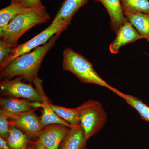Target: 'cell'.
<instances>
[{
    "label": "cell",
    "instance_id": "obj_23",
    "mask_svg": "<svg viewBox=\"0 0 149 149\" xmlns=\"http://www.w3.org/2000/svg\"><path fill=\"white\" fill-rule=\"evenodd\" d=\"M20 2L24 7L31 9L46 8L41 0H20Z\"/></svg>",
    "mask_w": 149,
    "mask_h": 149
},
{
    "label": "cell",
    "instance_id": "obj_12",
    "mask_svg": "<svg viewBox=\"0 0 149 149\" xmlns=\"http://www.w3.org/2000/svg\"><path fill=\"white\" fill-rule=\"evenodd\" d=\"M102 4L109 15L111 26L116 34L126 21L123 11L120 0H95Z\"/></svg>",
    "mask_w": 149,
    "mask_h": 149
},
{
    "label": "cell",
    "instance_id": "obj_16",
    "mask_svg": "<svg viewBox=\"0 0 149 149\" xmlns=\"http://www.w3.org/2000/svg\"><path fill=\"white\" fill-rule=\"evenodd\" d=\"M21 3H11L0 11V29L5 27L12 19L19 15L31 10Z\"/></svg>",
    "mask_w": 149,
    "mask_h": 149
},
{
    "label": "cell",
    "instance_id": "obj_18",
    "mask_svg": "<svg viewBox=\"0 0 149 149\" xmlns=\"http://www.w3.org/2000/svg\"><path fill=\"white\" fill-rule=\"evenodd\" d=\"M29 139L27 134L22 133L16 126L9 125V136L6 141L11 149H26Z\"/></svg>",
    "mask_w": 149,
    "mask_h": 149
},
{
    "label": "cell",
    "instance_id": "obj_26",
    "mask_svg": "<svg viewBox=\"0 0 149 149\" xmlns=\"http://www.w3.org/2000/svg\"><path fill=\"white\" fill-rule=\"evenodd\" d=\"M19 3H20V0H11V3L15 4Z\"/></svg>",
    "mask_w": 149,
    "mask_h": 149
},
{
    "label": "cell",
    "instance_id": "obj_17",
    "mask_svg": "<svg viewBox=\"0 0 149 149\" xmlns=\"http://www.w3.org/2000/svg\"><path fill=\"white\" fill-rule=\"evenodd\" d=\"M50 107L60 117L64 119L72 126L80 124V114L78 107L74 108L64 107L53 104L49 102Z\"/></svg>",
    "mask_w": 149,
    "mask_h": 149
},
{
    "label": "cell",
    "instance_id": "obj_9",
    "mask_svg": "<svg viewBox=\"0 0 149 149\" xmlns=\"http://www.w3.org/2000/svg\"><path fill=\"white\" fill-rule=\"evenodd\" d=\"M88 1V0H64L50 25L69 26L72 17L78 10Z\"/></svg>",
    "mask_w": 149,
    "mask_h": 149
},
{
    "label": "cell",
    "instance_id": "obj_2",
    "mask_svg": "<svg viewBox=\"0 0 149 149\" xmlns=\"http://www.w3.org/2000/svg\"><path fill=\"white\" fill-rule=\"evenodd\" d=\"M50 18L46 8L32 9L19 15L0 29L1 40L14 47L24 33L36 25L46 23Z\"/></svg>",
    "mask_w": 149,
    "mask_h": 149
},
{
    "label": "cell",
    "instance_id": "obj_4",
    "mask_svg": "<svg viewBox=\"0 0 149 149\" xmlns=\"http://www.w3.org/2000/svg\"><path fill=\"white\" fill-rule=\"evenodd\" d=\"M77 107L80 125L87 141L104 127L107 120L106 112L100 102L94 100H89Z\"/></svg>",
    "mask_w": 149,
    "mask_h": 149
},
{
    "label": "cell",
    "instance_id": "obj_25",
    "mask_svg": "<svg viewBox=\"0 0 149 149\" xmlns=\"http://www.w3.org/2000/svg\"><path fill=\"white\" fill-rule=\"evenodd\" d=\"M36 149H47L44 144L39 140L36 142Z\"/></svg>",
    "mask_w": 149,
    "mask_h": 149
},
{
    "label": "cell",
    "instance_id": "obj_21",
    "mask_svg": "<svg viewBox=\"0 0 149 149\" xmlns=\"http://www.w3.org/2000/svg\"><path fill=\"white\" fill-rule=\"evenodd\" d=\"M8 116L1 109L0 110V136L6 141L9 136V121Z\"/></svg>",
    "mask_w": 149,
    "mask_h": 149
},
{
    "label": "cell",
    "instance_id": "obj_11",
    "mask_svg": "<svg viewBox=\"0 0 149 149\" xmlns=\"http://www.w3.org/2000/svg\"><path fill=\"white\" fill-rule=\"evenodd\" d=\"M116 34V37L109 47L110 52L113 54H117L123 46L143 39L128 21L120 27Z\"/></svg>",
    "mask_w": 149,
    "mask_h": 149
},
{
    "label": "cell",
    "instance_id": "obj_13",
    "mask_svg": "<svg viewBox=\"0 0 149 149\" xmlns=\"http://www.w3.org/2000/svg\"><path fill=\"white\" fill-rule=\"evenodd\" d=\"M123 15L138 33L149 43V14L123 10Z\"/></svg>",
    "mask_w": 149,
    "mask_h": 149
},
{
    "label": "cell",
    "instance_id": "obj_10",
    "mask_svg": "<svg viewBox=\"0 0 149 149\" xmlns=\"http://www.w3.org/2000/svg\"><path fill=\"white\" fill-rule=\"evenodd\" d=\"M35 111H25L11 116L9 118L10 125L23 129L31 135H37L43 127L40 123V118Z\"/></svg>",
    "mask_w": 149,
    "mask_h": 149
},
{
    "label": "cell",
    "instance_id": "obj_15",
    "mask_svg": "<svg viewBox=\"0 0 149 149\" xmlns=\"http://www.w3.org/2000/svg\"><path fill=\"white\" fill-rule=\"evenodd\" d=\"M49 103V100L47 98L44 101L42 105L43 110L42 116L40 118V123L43 128L47 125L56 124H61L70 128H72L73 126L60 117L50 107Z\"/></svg>",
    "mask_w": 149,
    "mask_h": 149
},
{
    "label": "cell",
    "instance_id": "obj_6",
    "mask_svg": "<svg viewBox=\"0 0 149 149\" xmlns=\"http://www.w3.org/2000/svg\"><path fill=\"white\" fill-rule=\"evenodd\" d=\"M68 26H54L50 25L46 29L40 32L31 40L26 42L18 45L13 48L11 53L7 59L2 64L0 65V69L2 70L8 64L19 56L30 52L38 47L46 44L51 37L57 33L62 32Z\"/></svg>",
    "mask_w": 149,
    "mask_h": 149
},
{
    "label": "cell",
    "instance_id": "obj_19",
    "mask_svg": "<svg viewBox=\"0 0 149 149\" xmlns=\"http://www.w3.org/2000/svg\"><path fill=\"white\" fill-rule=\"evenodd\" d=\"M115 94L124 99L130 106L136 109L139 113L141 118L149 122V107L140 99L130 95L121 93L117 90Z\"/></svg>",
    "mask_w": 149,
    "mask_h": 149
},
{
    "label": "cell",
    "instance_id": "obj_20",
    "mask_svg": "<svg viewBox=\"0 0 149 149\" xmlns=\"http://www.w3.org/2000/svg\"><path fill=\"white\" fill-rule=\"evenodd\" d=\"M123 11L149 14V0H120Z\"/></svg>",
    "mask_w": 149,
    "mask_h": 149
},
{
    "label": "cell",
    "instance_id": "obj_8",
    "mask_svg": "<svg viewBox=\"0 0 149 149\" xmlns=\"http://www.w3.org/2000/svg\"><path fill=\"white\" fill-rule=\"evenodd\" d=\"M42 103L14 97H7L0 99L1 109L8 116L9 119L13 116L42 108Z\"/></svg>",
    "mask_w": 149,
    "mask_h": 149
},
{
    "label": "cell",
    "instance_id": "obj_3",
    "mask_svg": "<svg viewBox=\"0 0 149 149\" xmlns=\"http://www.w3.org/2000/svg\"><path fill=\"white\" fill-rule=\"evenodd\" d=\"M62 65L63 70L74 74L82 83L95 84L114 93L117 91L99 76L88 59L70 48L67 47L63 51Z\"/></svg>",
    "mask_w": 149,
    "mask_h": 149
},
{
    "label": "cell",
    "instance_id": "obj_22",
    "mask_svg": "<svg viewBox=\"0 0 149 149\" xmlns=\"http://www.w3.org/2000/svg\"><path fill=\"white\" fill-rule=\"evenodd\" d=\"M13 47L3 41H0V65L7 59L11 53Z\"/></svg>",
    "mask_w": 149,
    "mask_h": 149
},
{
    "label": "cell",
    "instance_id": "obj_24",
    "mask_svg": "<svg viewBox=\"0 0 149 149\" xmlns=\"http://www.w3.org/2000/svg\"><path fill=\"white\" fill-rule=\"evenodd\" d=\"M0 149H11L7 143L6 141L0 138Z\"/></svg>",
    "mask_w": 149,
    "mask_h": 149
},
{
    "label": "cell",
    "instance_id": "obj_1",
    "mask_svg": "<svg viewBox=\"0 0 149 149\" xmlns=\"http://www.w3.org/2000/svg\"><path fill=\"white\" fill-rule=\"evenodd\" d=\"M61 32L54 35L46 44L36 48L32 52L14 59L1 70V79L19 77L29 83H33L38 77V71L45 56L55 45Z\"/></svg>",
    "mask_w": 149,
    "mask_h": 149
},
{
    "label": "cell",
    "instance_id": "obj_5",
    "mask_svg": "<svg viewBox=\"0 0 149 149\" xmlns=\"http://www.w3.org/2000/svg\"><path fill=\"white\" fill-rule=\"evenodd\" d=\"M21 77L14 79H3L0 83L1 93L7 97L26 99L30 101L42 103L47 98L43 89L38 90L31 83L22 82Z\"/></svg>",
    "mask_w": 149,
    "mask_h": 149
},
{
    "label": "cell",
    "instance_id": "obj_7",
    "mask_svg": "<svg viewBox=\"0 0 149 149\" xmlns=\"http://www.w3.org/2000/svg\"><path fill=\"white\" fill-rule=\"evenodd\" d=\"M61 124H52L44 127L36 136L47 149H58L60 144L70 129Z\"/></svg>",
    "mask_w": 149,
    "mask_h": 149
},
{
    "label": "cell",
    "instance_id": "obj_14",
    "mask_svg": "<svg viewBox=\"0 0 149 149\" xmlns=\"http://www.w3.org/2000/svg\"><path fill=\"white\" fill-rule=\"evenodd\" d=\"M60 149H84L87 142L80 124L73 126L63 140Z\"/></svg>",
    "mask_w": 149,
    "mask_h": 149
}]
</instances>
